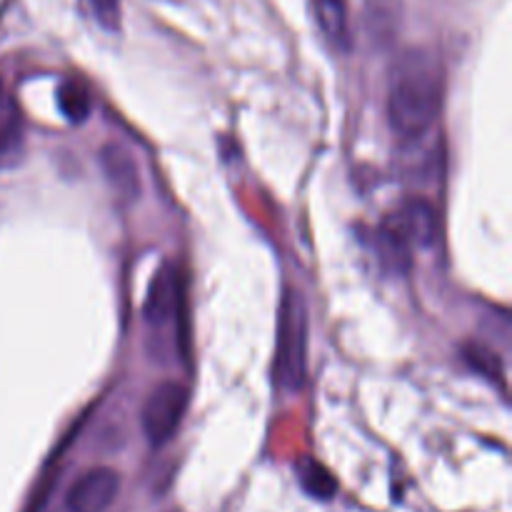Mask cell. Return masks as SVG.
I'll return each mask as SVG.
<instances>
[{"label": "cell", "mask_w": 512, "mask_h": 512, "mask_svg": "<svg viewBox=\"0 0 512 512\" xmlns=\"http://www.w3.org/2000/svg\"><path fill=\"white\" fill-rule=\"evenodd\" d=\"M443 68L430 50L410 48L398 58L390 80L388 118L403 140L425 138L443 110Z\"/></svg>", "instance_id": "6da1fadb"}, {"label": "cell", "mask_w": 512, "mask_h": 512, "mask_svg": "<svg viewBox=\"0 0 512 512\" xmlns=\"http://www.w3.org/2000/svg\"><path fill=\"white\" fill-rule=\"evenodd\" d=\"M308 320L305 308L295 293H285L278 320V353H275V378L283 388L298 390L305 378V348H308Z\"/></svg>", "instance_id": "7a4b0ae2"}, {"label": "cell", "mask_w": 512, "mask_h": 512, "mask_svg": "<svg viewBox=\"0 0 512 512\" xmlns=\"http://www.w3.org/2000/svg\"><path fill=\"white\" fill-rule=\"evenodd\" d=\"M190 403V390L183 383L165 380L155 385L150 395L145 398L143 413H140V425H143L145 440L153 448H163L185 418V410Z\"/></svg>", "instance_id": "3957f363"}, {"label": "cell", "mask_w": 512, "mask_h": 512, "mask_svg": "<svg viewBox=\"0 0 512 512\" xmlns=\"http://www.w3.org/2000/svg\"><path fill=\"white\" fill-rule=\"evenodd\" d=\"M380 230H385V233H388L395 243L403 245L405 250L430 248V245L438 240V210H435L433 203H428V200L410 198L408 203L400 205V208L385 220Z\"/></svg>", "instance_id": "277c9868"}, {"label": "cell", "mask_w": 512, "mask_h": 512, "mask_svg": "<svg viewBox=\"0 0 512 512\" xmlns=\"http://www.w3.org/2000/svg\"><path fill=\"white\" fill-rule=\"evenodd\" d=\"M120 493V475L113 468H93L80 475L65 495L68 512H105Z\"/></svg>", "instance_id": "5b68a950"}, {"label": "cell", "mask_w": 512, "mask_h": 512, "mask_svg": "<svg viewBox=\"0 0 512 512\" xmlns=\"http://www.w3.org/2000/svg\"><path fill=\"white\" fill-rule=\"evenodd\" d=\"M183 305V283L173 268H163L148 288L143 318L150 328H168L178 320Z\"/></svg>", "instance_id": "8992f818"}, {"label": "cell", "mask_w": 512, "mask_h": 512, "mask_svg": "<svg viewBox=\"0 0 512 512\" xmlns=\"http://www.w3.org/2000/svg\"><path fill=\"white\" fill-rule=\"evenodd\" d=\"M100 165H103V173L108 178V183L113 185V190L123 198L133 200L140 193V173L135 158L118 143H108L100 150Z\"/></svg>", "instance_id": "52a82bcc"}, {"label": "cell", "mask_w": 512, "mask_h": 512, "mask_svg": "<svg viewBox=\"0 0 512 512\" xmlns=\"http://www.w3.org/2000/svg\"><path fill=\"white\" fill-rule=\"evenodd\" d=\"M315 18L328 43L338 50L350 48L348 0H313Z\"/></svg>", "instance_id": "ba28073f"}, {"label": "cell", "mask_w": 512, "mask_h": 512, "mask_svg": "<svg viewBox=\"0 0 512 512\" xmlns=\"http://www.w3.org/2000/svg\"><path fill=\"white\" fill-rule=\"evenodd\" d=\"M463 358H465V363L475 370V373L483 375V378H488V380H493V383L503 385V378H505L503 360L498 358V353H495L490 345L475 343L473 340V343H468L463 348Z\"/></svg>", "instance_id": "9c48e42d"}, {"label": "cell", "mask_w": 512, "mask_h": 512, "mask_svg": "<svg viewBox=\"0 0 512 512\" xmlns=\"http://www.w3.org/2000/svg\"><path fill=\"white\" fill-rule=\"evenodd\" d=\"M58 105L70 123H83L90 113V95L85 90V85L75 83V80H68V83L60 85Z\"/></svg>", "instance_id": "30bf717a"}, {"label": "cell", "mask_w": 512, "mask_h": 512, "mask_svg": "<svg viewBox=\"0 0 512 512\" xmlns=\"http://www.w3.org/2000/svg\"><path fill=\"white\" fill-rule=\"evenodd\" d=\"M298 475L303 488L308 490L310 495L320 500H328L330 495H335V478L318 463V460L308 458L298 465Z\"/></svg>", "instance_id": "8fae6325"}, {"label": "cell", "mask_w": 512, "mask_h": 512, "mask_svg": "<svg viewBox=\"0 0 512 512\" xmlns=\"http://www.w3.org/2000/svg\"><path fill=\"white\" fill-rule=\"evenodd\" d=\"M15 138V128H13V120H0V155L5 153L10 143Z\"/></svg>", "instance_id": "7c38bea8"}, {"label": "cell", "mask_w": 512, "mask_h": 512, "mask_svg": "<svg viewBox=\"0 0 512 512\" xmlns=\"http://www.w3.org/2000/svg\"><path fill=\"white\" fill-rule=\"evenodd\" d=\"M0 100H3V85H0Z\"/></svg>", "instance_id": "4fadbf2b"}]
</instances>
